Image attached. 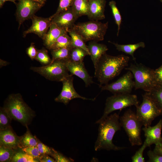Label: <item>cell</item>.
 <instances>
[{
    "instance_id": "cell-1",
    "label": "cell",
    "mask_w": 162,
    "mask_h": 162,
    "mask_svg": "<svg viewBox=\"0 0 162 162\" xmlns=\"http://www.w3.org/2000/svg\"><path fill=\"white\" fill-rule=\"evenodd\" d=\"M130 57L123 55L116 56L105 53L99 59L94 67V77L100 82V86L118 75L128 65Z\"/></svg>"
},
{
    "instance_id": "cell-2",
    "label": "cell",
    "mask_w": 162,
    "mask_h": 162,
    "mask_svg": "<svg viewBox=\"0 0 162 162\" xmlns=\"http://www.w3.org/2000/svg\"><path fill=\"white\" fill-rule=\"evenodd\" d=\"M119 119L118 115L115 113L108 116L99 123L98 136L95 144V150L117 151L125 148L116 146L112 142L114 135L116 132L121 130L122 127Z\"/></svg>"
},
{
    "instance_id": "cell-3",
    "label": "cell",
    "mask_w": 162,
    "mask_h": 162,
    "mask_svg": "<svg viewBox=\"0 0 162 162\" xmlns=\"http://www.w3.org/2000/svg\"><path fill=\"white\" fill-rule=\"evenodd\" d=\"M4 107L12 119L26 126L35 115L34 112L25 102L20 93L10 95L5 101Z\"/></svg>"
},
{
    "instance_id": "cell-4",
    "label": "cell",
    "mask_w": 162,
    "mask_h": 162,
    "mask_svg": "<svg viewBox=\"0 0 162 162\" xmlns=\"http://www.w3.org/2000/svg\"><path fill=\"white\" fill-rule=\"evenodd\" d=\"M125 69L132 73L135 79V89H141L148 92L157 85L154 70L142 64H131Z\"/></svg>"
},
{
    "instance_id": "cell-5",
    "label": "cell",
    "mask_w": 162,
    "mask_h": 162,
    "mask_svg": "<svg viewBox=\"0 0 162 162\" xmlns=\"http://www.w3.org/2000/svg\"><path fill=\"white\" fill-rule=\"evenodd\" d=\"M108 22L105 23L96 20L79 22L72 28L82 38L85 42L103 40L107 31Z\"/></svg>"
},
{
    "instance_id": "cell-6",
    "label": "cell",
    "mask_w": 162,
    "mask_h": 162,
    "mask_svg": "<svg viewBox=\"0 0 162 162\" xmlns=\"http://www.w3.org/2000/svg\"><path fill=\"white\" fill-rule=\"evenodd\" d=\"M121 125L126 131L132 146H140L142 143L141 137V127L142 126L136 114L131 110H126L119 118Z\"/></svg>"
},
{
    "instance_id": "cell-7",
    "label": "cell",
    "mask_w": 162,
    "mask_h": 162,
    "mask_svg": "<svg viewBox=\"0 0 162 162\" xmlns=\"http://www.w3.org/2000/svg\"><path fill=\"white\" fill-rule=\"evenodd\" d=\"M139 105L137 96L130 94H118L108 97L106 100L104 114L96 123L99 124L113 111L121 110L128 106Z\"/></svg>"
},
{
    "instance_id": "cell-8",
    "label": "cell",
    "mask_w": 162,
    "mask_h": 162,
    "mask_svg": "<svg viewBox=\"0 0 162 162\" xmlns=\"http://www.w3.org/2000/svg\"><path fill=\"white\" fill-rule=\"evenodd\" d=\"M66 60H55L46 65L32 67L30 69L46 79L52 81L62 82L69 74L65 65Z\"/></svg>"
},
{
    "instance_id": "cell-9",
    "label": "cell",
    "mask_w": 162,
    "mask_h": 162,
    "mask_svg": "<svg viewBox=\"0 0 162 162\" xmlns=\"http://www.w3.org/2000/svg\"><path fill=\"white\" fill-rule=\"evenodd\" d=\"M142 102L136 107V115L142 125L150 126L155 118L161 115V112L146 93L142 95Z\"/></svg>"
},
{
    "instance_id": "cell-10",
    "label": "cell",
    "mask_w": 162,
    "mask_h": 162,
    "mask_svg": "<svg viewBox=\"0 0 162 162\" xmlns=\"http://www.w3.org/2000/svg\"><path fill=\"white\" fill-rule=\"evenodd\" d=\"M132 72L129 70L115 82L100 86L101 91L107 90L113 94H130L134 87Z\"/></svg>"
},
{
    "instance_id": "cell-11",
    "label": "cell",
    "mask_w": 162,
    "mask_h": 162,
    "mask_svg": "<svg viewBox=\"0 0 162 162\" xmlns=\"http://www.w3.org/2000/svg\"><path fill=\"white\" fill-rule=\"evenodd\" d=\"M16 3L15 14L19 24L18 29L26 20L31 18L44 5L32 0H19Z\"/></svg>"
},
{
    "instance_id": "cell-12",
    "label": "cell",
    "mask_w": 162,
    "mask_h": 162,
    "mask_svg": "<svg viewBox=\"0 0 162 162\" xmlns=\"http://www.w3.org/2000/svg\"><path fill=\"white\" fill-rule=\"evenodd\" d=\"M73 76L71 74H69L62 81L63 84L62 90L59 95L55 98V101L67 105L71 100L75 98L94 100L95 98H88L82 97L76 92L73 86Z\"/></svg>"
},
{
    "instance_id": "cell-13",
    "label": "cell",
    "mask_w": 162,
    "mask_h": 162,
    "mask_svg": "<svg viewBox=\"0 0 162 162\" xmlns=\"http://www.w3.org/2000/svg\"><path fill=\"white\" fill-rule=\"evenodd\" d=\"M32 22L31 26L23 32V37L31 33H34L42 39L48 31L52 23V20L49 18H43L35 15L31 18Z\"/></svg>"
},
{
    "instance_id": "cell-14",
    "label": "cell",
    "mask_w": 162,
    "mask_h": 162,
    "mask_svg": "<svg viewBox=\"0 0 162 162\" xmlns=\"http://www.w3.org/2000/svg\"><path fill=\"white\" fill-rule=\"evenodd\" d=\"M50 18L52 22L55 23L58 26L67 32L69 29L73 27L75 22L78 19L74 13L71 7Z\"/></svg>"
},
{
    "instance_id": "cell-15",
    "label": "cell",
    "mask_w": 162,
    "mask_h": 162,
    "mask_svg": "<svg viewBox=\"0 0 162 162\" xmlns=\"http://www.w3.org/2000/svg\"><path fill=\"white\" fill-rule=\"evenodd\" d=\"M65 65L71 74L75 75L84 81L86 86L87 87L94 82L92 77L88 73L84 66L83 62H76L66 60Z\"/></svg>"
},
{
    "instance_id": "cell-16",
    "label": "cell",
    "mask_w": 162,
    "mask_h": 162,
    "mask_svg": "<svg viewBox=\"0 0 162 162\" xmlns=\"http://www.w3.org/2000/svg\"><path fill=\"white\" fill-rule=\"evenodd\" d=\"M106 0H89L87 16L91 20L98 21L105 18Z\"/></svg>"
},
{
    "instance_id": "cell-17",
    "label": "cell",
    "mask_w": 162,
    "mask_h": 162,
    "mask_svg": "<svg viewBox=\"0 0 162 162\" xmlns=\"http://www.w3.org/2000/svg\"><path fill=\"white\" fill-rule=\"evenodd\" d=\"M0 145L15 150L20 148V137L18 136L10 127L0 130Z\"/></svg>"
},
{
    "instance_id": "cell-18",
    "label": "cell",
    "mask_w": 162,
    "mask_h": 162,
    "mask_svg": "<svg viewBox=\"0 0 162 162\" xmlns=\"http://www.w3.org/2000/svg\"><path fill=\"white\" fill-rule=\"evenodd\" d=\"M162 128V120L160 119L155 126L144 127L142 130L144 132L146 139L145 140L148 147L153 144L162 143L161 131Z\"/></svg>"
},
{
    "instance_id": "cell-19",
    "label": "cell",
    "mask_w": 162,
    "mask_h": 162,
    "mask_svg": "<svg viewBox=\"0 0 162 162\" xmlns=\"http://www.w3.org/2000/svg\"><path fill=\"white\" fill-rule=\"evenodd\" d=\"M68 32L65 29L52 22L49 30L42 39L44 45L46 48L50 50L52 45L59 37Z\"/></svg>"
},
{
    "instance_id": "cell-20",
    "label": "cell",
    "mask_w": 162,
    "mask_h": 162,
    "mask_svg": "<svg viewBox=\"0 0 162 162\" xmlns=\"http://www.w3.org/2000/svg\"><path fill=\"white\" fill-rule=\"evenodd\" d=\"M87 47L95 67L100 58L108 49L105 44L94 41H90Z\"/></svg>"
},
{
    "instance_id": "cell-21",
    "label": "cell",
    "mask_w": 162,
    "mask_h": 162,
    "mask_svg": "<svg viewBox=\"0 0 162 162\" xmlns=\"http://www.w3.org/2000/svg\"><path fill=\"white\" fill-rule=\"evenodd\" d=\"M109 42L113 44L116 47V49L119 51L122 52L126 54L130 55L133 60L135 61L136 58L134 56L135 51L140 47L144 48L145 47L144 42H140L135 44L122 45L112 42Z\"/></svg>"
},
{
    "instance_id": "cell-22",
    "label": "cell",
    "mask_w": 162,
    "mask_h": 162,
    "mask_svg": "<svg viewBox=\"0 0 162 162\" xmlns=\"http://www.w3.org/2000/svg\"><path fill=\"white\" fill-rule=\"evenodd\" d=\"M146 93L154 103L162 115V85L157 84L151 91Z\"/></svg>"
},
{
    "instance_id": "cell-23",
    "label": "cell",
    "mask_w": 162,
    "mask_h": 162,
    "mask_svg": "<svg viewBox=\"0 0 162 162\" xmlns=\"http://www.w3.org/2000/svg\"><path fill=\"white\" fill-rule=\"evenodd\" d=\"M71 8L78 18L82 16H87L88 11V0H74Z\"/></svg>"
},
{
    "instance_id": "cell-24",
    "label": "cell",
    "mask_w": 162,
    "mask_h": 162,
    "mask_svg": "<svg viewBox=\"0 0 162 162\" xmlns=\"http://www.w3.org/2000/svg\"><path fill=\"white\" fill-rule=\"evenodd\" d=\"M73 47H63L50 50L52 56V61L69 59L71 51Z\"/></svg>"
},
{
    "instance_id": "cell-25",
    "label": "cell",
    "mask_w": 162,
    "mask_h": 162,
    "mask_svg": "<svg viewBox=\"0 0 162 162\" xmlns=\"http://www.w3.org/2000/svg\"><path fill=\"white\" fill-rule=\"evenodd\" d=\"M71 40L72 46L74 47H79L82 48L86 51L89 54H90L85 42L81 38L72 28H69L68 31Z\"/></svg>"
},
{
    "instance_id": "cell-26",
    "label": "cell",
    "mask_w": 162,
    "mask_h": 162,
    "mask_svg": "<svg viewBox=\"0 0 162 162\" xmlns=\"http://www.w3.org/2000/svg\"><path fill=\"white\" fill-rule=\"evenodd\" d=\"M38 144L37 139L32 135L27 128L26 132L20 137V148L37 146Z\"/></svg>"
},
{
    "instance_id": "cell-27",
    "label": "cell",
    "mask_w": 162,
    "mask_h": 162,
    "mask_svg": "<svg viewBox=\"0 0 162 162\" xmlns=\"http://www.w3.org/2000/svg\"><path fill=\"white\" fill-rule=\"evenodd\" d=\"M72 46H73L72 45L71 38L67 33L60 36L57 39L51 46L50 50Z\"/></svg>"
},
{
    "instance_id": "cell-28",
    "label": "cell",
    "mask_w": 162,
    "mask_h": 162,
    "mask_svg": "<svg viewBox=\"0 0 162 162\" xmlns=\"http://www.w3.org/2000/svg\"><path fill=\"white\" fill-rule=\"evenodd\" d=\"M11 162H37L39 161L28 154L21 149V150H15V153Z\"/></svg>"
},
{
    "instance_id": "cell-29",
    "label": "cell",
    "mask_w": 162,
    "mask_h": 162,
    "mask_svg": "<svg viewBox=\"0 0 162 162\" xmlns=\"http://www.w3.org/2000/svg\"><path fill=\"white\" fill-rule=\"evenodd\" d=\"M89 55L84 50L79 47H73L71 49L69 60L76 62H83L85 57Z\"/></svg>"
},
{
    "instance_id": "cell-30",
    "label": "cell",
    "mask_w": 162,
    "mask_h": 162,
    "mask_svg": "<svg viewBox=\"0 0 162 162\" xmlns=\"http://www.w3.org/2000/svg\"><path fill=\"white\" fill-rule=\"evenodd\" d=\"M12 119L3 107L0 109V130L7 129L10 127Z\"/></svg>"
},
{
    "instance_id": "cell-31",
    "label": "cell",
    "mask_w": 162,
    "mask_h": 162,
    "mask_svg": "<svg viewBox=\"0 0 162 162\" xmlns=\"http://www.w3.org/2000/svg\"><path fill=\"white\" fill-rule=\"evenodd\" d=\"M116 24L118 26L117 36H118L120 29V26L122 23V18L119 10L116 5L115 1H111L109 2Z\"/></svg>"
},
{
    "instance_id": "cell-32",
    "label": "cell",
    "mask_w": 162,
    "mask_h": 162,
    "mask_svg": "<svg viewBox=\"0 0 162 162\" xmlns=\"http://www.w3.org/2000/svg\"><path fill=\"white\" fill-rule=\"evenodd\" d=\"M15 152L14 149L0 146V162L11 161Z\"/></svg>"
},
{
    "instance_id": "cell-33",
    "label": "cell",
    "mask_w": 162,
    "mask_h": 162,
    "mask_svg": "<svg viewBox=\"0 0 162 162\" xmlns=\"http://www.w3.org/2000/svg\"><path fill=\"white\" fill-rule=\"evenodd\" d=\"M35 59L44 65L49 64L52 61L48 55L47 50L44 47L40 50H38Z\"/></svg>"
},
{
    "instance_id": "cell-34",
    "label": "cell",
    "mask_w": 162,
    "mask_h": 162,
    "mask_svg": "<svg viewBox=\"0 0 162 162\" xmlns=\"http://www.w3.org/2000/svg\"><path fill=\"white\" fill-rule=\"evenodd\" d=\"M74 1V0H59L58 6L56 12L50 17H52L71 7Z\"/></svg>"
},
{
    "instance_id": "cell-35",
    "label": "cell",
    "mask_w": 162,
    "mask_h": 162,
    "mask_svg": "<svg viewBox=\"0 0 162 162\" xmlns=\"http://www.w3.org/2000/svg\"><path fill=\"white\" fill-rule=\"evenodd\" d=\"M148 147L147 144L145 140L142 147L137 151L135 154L132 157V162H144L145 160L143 157V154L146 148Z\"/></svg>"
},
{
    "instance_id": "cell-36",
    "label": "cell",
    "mask_w": 162,
    "mask_h": 162,
    "mask_svg": "<svg viewBox=\"0 0 162 162\" xmlns=\"http://www.w3.org/2000/svg\"><path fill=\"white\" fill-rule=\"evenodd\" d=\"M21 149L25 152L39 161V159L42 154L37 146L26 147Z\"/></svg>"
},
{
    "instance_id": "cell-37",
    "label": "cell",
    "mask_w": 162,
    "mask_h": 162,
    "mask_svg": "<svg viewBox=\"0 0 162 162\" xmlns=\"http://www.w3.org/2000/svg\"><path fill=\"white\" fill-rule=\"evenodd\" d=\"M52 157L56 162H73L74 160L71 158H68L58 152L52 148Z\"/></svg>"
},
{
    "instance_id": "cell-38",
    "label": "cell",
    "mask_w": 162,
    "mask_h": 162,
    "mask_svg": "<svg viewBox=\"0 0 162 162\" xmlns=\"http://www.w3.org/2000/svg\"><path fill=\"white\" fill-rule=\"evenodd\" d=\"M37 146L41 154H48L52 156V148H50L39 141H38Z\"/></svg>"
},
{
    "instance_id": "cell-39",
    "label": "cell",
    "mask_w": 162,
    "mask_h": 162,
    "mask_svg": "<svg viewBox=\"0 0 162 162\" xmlns=\"http://www.w3.org/2000/svg\"><path fill=\"white\" fill-rule=\"evenodd\" d=\"M149 158V162H162V156L154 153V151L150 150L147 152Z\"/></svg>"
},
{
    "instance_id": "cell-40",
    "label": "cell",
    "mask_w": 162,
    "mask_h": 162,
    "mask_svg": "<svg viewBox=\"0 0 162 162\" xmlns=\"http://www.w3.org/2000/svg\"><path fill=\"white\" fill-rule=\"evenodd\" d=\"M38 52V50L35 48L34 44L31 43L30 46L26 50V52L29 58L32 60L35 59Z\"/></svg>"
},
{
    "instance_id": "cell-41",
    "label": "cell",
    "mask_w": 162,
    "mask_h": 162,
    "mask_svg": "<svg viewBox=\"0 0 162 162\" xmlns=\"http://www.w3.org/2000/svg\"><path fill=\"white\" fill-rule=\"evenodd\" d=\"M154 74L157 84L162 85V65L154 70Z\"/></svg>"
},
{
    "instance_id": "cell-42",
    "label": "cell",
    "mask_w": 162,
    "mask_h": 162,
    "mask_svg": "<svg viewBox=\"0 0 162 162\" xmlns=\"http://www.w3.org/2000/svg\"><path fill=\"white\" fill-rule=\"evenodd\" d=\"M41 162H55V160L50 157L48 154L42 155L39 159Z\"/></svg>"
},
{
    "instance_id": "cell-43",
    "label": "cell",
    "mask_w": 162,
    "mask_h": 162,
    "mask_svg": "<svg viewBox=\"0 0 162 162\" xmlns=\"http://www.w3.org/2000/svg\"><path fill=\"white\" fill-rule=\"evenodd\" d=\"M155 146L153 150L156 154L162 156V143H158L155 144Z\"/></svg>"
},
{
    "instance_id": "cell-44",
    "label": "cell",
    "mask_w": 162,
    "mask_h": 162,
    "mask_svg": "<svg viewBox=\"0 0 162 162\" xmlns=\"http://www.w3.org/2000/svg\"><path fill=\"white\" fill-rule=\"evenodd\" d=\"M19 0H0V8H1L4 4V3L7 1H10L13 2L15 4L16 3V1Z\"/></svg>"
},
{
    "instance_id": "cell-45",
    "label": "cell",
    "mask_w": 162,
    "mask_h": 162,
    "mask_svg": "<svg viewBox=\"0 0 162 162\" xmlns=\"http://www.w3.org/2000/svg\"><path fill=\"white\" fill-rule=\"evenodd\" d=\"M9 63L7 61L0 59V67L6 66L9 64Z\"/></svg>"
},
{
    "instance_id": "cell-46",
    "label": "cell",
    "mask_w": 162,
    "mask_h": 162,
    "mask_svg": "<svg viewBox=\"0 0 162 162\" xmlns=\"http://www.w3.org/2000/svg\"><path fill=\"white\" fill-rule=\"evenodd\" d=\"M33 1L38 2L44 5L46 2V0H32Z\"/></svg>"
},
{
    "instance_id": "cell-47",
    "label": "cell",
    "mask_w": 162,
    "mask_h": 162,
    "mask_svg": "<svg viewBox=\"0 0 162 162\" xmlns=\"http://www.w3.org/2000/svg\"><path fill=\"white\" fill-rule=\"evenodd\" d=\"M160 1L162 2V0H160Z\"/></svg>"
},
{
    "instance_id": "cell-48",
    "label": "cell",
    "mask_w": 162,
    "mask_h": 162,
    "mask_svg": "<svg viewBox=\"0 0 162 162\" xmlns=\"http://www.w3.org/2000/svg\"><path fill=\"white\" fill-rule=\"evenodd\" d=\"M88 0V1L89 0Z\"/></svg>"
}]
</instances>
